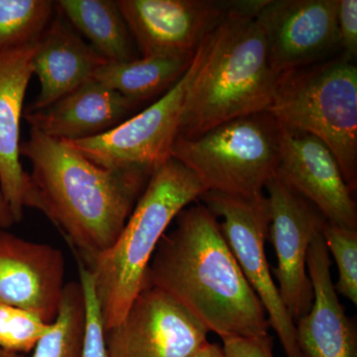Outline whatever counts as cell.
Listing matches in <instances>:
<instances>
[{"label":"cell","instance_id":"1","mask_svg":"<svg viewBox=\"0 0 357 357\" xmlns=\"http://www.w3.org/2000/svg\"><path fill=\"white\" fill-rule=\"evenodd\" d=\"M175 220L176 227L162 237L150 261L146 287L170 295L222 340L269 335L264 307L244 277L218 218L198 203L184 208Z\"/></svg>","mask_w":357,"mask_h":357},{"label":"cell","instance_id":"21","mask_svg":"<svg viewBox=\"0 0 357 357\" xmlns=\"http://www.w3.org/2000/svg\"><path fill=\"white\" fill-rule=\"evenodd\" d=\"M86 306L79 282L66 284L60 309L50 331L39 340L33 357H81Z\"/></svg>","mask_w":357,"mask_h":357},{"label":"cell","instance_id":"10","mask_svg":"<svg viewBox=\"0 0 357 357\" xmlns=\"http://www.w3.org/2000/svg\"><path fill=\"white\" fill-rule=\"evenodd\" d=\"M208 333L170 295L146 287L123 321L105 331L107 357H189L208 342Z\"/></svg>","mask_w":357,"mask_h":357},{"label":"cell","instance_id":"18","mask_svg":"<svg viewBox=\"0 0 357 357\" xmlns=\"http://www.w3.org/2000/svg\"><path fill=\"white\" fill-rule=\"evenodd\" d=\"M69 23L56 17L42 35L32 58L33 75L40 91L26 112L48 107L79 86L91 81L98 68L107 64Z\"/></svg>","mask_w":357,"mask_h":357},{"label":"cell","instance_id":"11","mask_svg":"<svg viewBox=\"0 0 357 357\" xmlns=\"http://www.w3.org/2000/svg\"><path fill=\"white\" fill-rule=\"evenodd\" d=\"M142 57H194L234 7L218 0H117Z\"/></svg>","mask_w":357,"mask_h":357},{"label":"cell","instance_id":"15","mask_svg":"<svg viewBox=\"0 0 357 357\" xmlns=\"http://www.w3.org/2000/svg\"><path fill=\"white\" fill-rule=\"evenodd\" d=\"M330 252L323 234L312 239L307 256L314 301L295 321L303 357H357V331L333 287Z\"/></svg>","mask_w":357,"mask_h":357},{"label":"cell","instance_id":"12","mask_svg":"<svg viewBox=\"0 0 357 357\" xmlns=\"http://www.w3.org/2000/svg\"><path fill=\"white\" fill-rule=\"evenodd\" d=\"M338 0H265L255 18L277 74L321 62L338 46Z\"/></svg>","mask_w":357,"mask_h":357},{"label":"cell","instance_id":"19","mask_svg":"<svg viewBox=\"0 0 357 357\" xmlns=\"http://www.w3.org/2000/svg\"><path fill=\"white\" fill-rule=\"evenodd\" d=\"M67 22L89 40L107 63L138 58L128 25L112 0H61L56 2Z\"/></svg>","mask_w":357,"mask_h":357},{"label":"cell","instance_id":"17","mask_svg":"<svg viewBox=\"0 0 357 357\" xmlns=\"http://www.w3.org/2000/svg\"><path fill=\"white\" fill-rule=\"evenodd\" d=\"M140 103L91 79L47 107L23 114L30 128L73 142L107 133L130 117Z\"/></svg>","mask_w":357,"mask_h":357},{"label":"cell","instance_id":"14","mask_svg":"<svg viewBox=\"0 0 357 357\" xmlns=\"http://www.w3.org/2000/svg\"><path fill=\"white\" fill-rule=\"evenodd\" d=\"M65 270L60 249L0 229V304L53 324L64 292Z\"/></svg>","mask_w":357,"mask_h":357},{"label":"cell","instance_id":"25","mask_svg":"<svg viewBox=\"0 0 357 357\" xmlns=\"http://www.w3.org/2000/svg\"><path fill=\"white\" fill-rule=\"evenodd\" d=\"M79 273L86 306V328L81 357H107L105 328L93 277L81 262H79Z\"/></svg>","mask_w":357,"mask_h":357},{"label":"cell","instance_id":"22","mask_svg":"<svg viewBox=\"0 0 357 357\" xmlns=\"http://www.w3.org/2000/svg\"><path fill=\"white\" fill-rule=\"evenodd\" d=\"M55 7L49 0H0V51L36 44Z\"/></svg>","mask_w":357,"mask_h":357},{"label":"cell","instance_id":"8","mask_svg":"<svg viewBox=\"0 0 357 357\" xmlns=\"http://www.w3.org/2000/svg\"><path fill=\"white\" fill-rule=\"evenodd\" d=\"M211 36L201 45L184 76L153 105L107 133L67 143L105 169L143 167L154 170L171 158V149L178 135L185 93L203 61Z\"/></svg>","mask_w":357,"mask_h":357},{"label":"cell","instance_id":"5","mask_svg":"<svg viewBox=\"0 0 357 357\" xmlns=\"http://www.w3.org/2000/svg\"><path fill=\"white\" fill-rule=\"evenodd\" d=\"M280 126L311 134L357 188V67L342 56L282 74L267 110Z\"/></svg>","mask_w":357,"mask_h":357},{"label":"cell","instance_id":"3","mask_svg":"<svg viewBox=\"0 0 357 357\" xmlns=\"http://www.w3.org/2000/svg\"><path fill=\"white\" fill-rule=\"evenodd\" d=\"M282 75L270 64L255 16L234 8L211 35L185 93L180 137H196L237 117L267 112Z\"/></svg>","mask_w":357,"mask_h":357},{"label":"cell","instance_id":"29","mask_svg":"<svg viewBox=\"0 0 357 357\" xmlns=\"http://www.w3.org/2000/svg\"><path fill=\"white\" fill-rule=\"evenodd\" d=\"M189 357H225L222 347L217 344L206 342Z\"/></svg>","mask_w":357,"mask_h":357},{"label":"cell","instance_id":"28","mask_svg":"<svg viewBox=\"0 0 357 357\" xmlns=\"http://www.w3.org/2000/svg\"><path fill=\"white\" fill-rule=\"evenodd\" d=\"M17 223L13 210L9 206L0 183V229H7Z\"/></svg>","mask_w":357,"mask_h":357},{"label":"cell","instance_id":"16","mask_svg":"<svg viewBox=\"0 0 357 357\" xmlns=\"http://www.w3.org/2000/svg\"><path fill=\"white\" fill-rule=\"evenodd\" d=\"M38 42L0 51V183L17 222L31 196L29 173L20 162V122Z\"/></svg>","mask_w":357,"mask_h":357},{"label":"cell","instance_id":"7","mask_svg":"<svg viewBox=\"0 0 357 357\" xmlns=\"http://www.w3.org/2000/svg\"><path fill=\"white\" fill-rule=\"evenodd\" d=\"M199 201L215 218H222L218 223L223 236L249 285L259 298L286 357H303L297 342L295 321L281 299L265 251L270 225L267 196L244 197L206 191Z\"/></svg>","mask_w":357,"mask_h":357},{"label":"cell","instance_id":"9","mask_svg":"<svg viewBox=\"0 0 357 357\" xmlns=\"http://www.w3.org/2000/svg\"><path fill=\"white\" fill-rule=\"evenodd\" d=\"M265 189L270 208L268 236L278 260L273 274L281 299L296 321L310 311L314 301L307 273V251L328 222L310 202L278 178H272Z\"/></svg>","mask_w":357,"mask_h":357},{"label":"cell","instance_id":"24","mask_svg":"<svg viewBox=\"0 0 357 357\" xmlns=\"http://www.w3.org/2000/svg\"><path fill=\"white\" fill-rule=\"evenodd\" d=\"M51 326L32 312L0 304V349L21 356L28 354Z\"/></svg>","mask_w":357,"mask_h":357},{"label":"cell","instance_id":"13","mask_svg":"<svg viewBox=\"0 0 357 357\" xmlns=\"http://www.w3.org/2000/svg\"><path fill=\"white\" fill-rule=\"evenodd\" d=\"M275 177L310 202L326 222L357 229L354 192L335 155L318 138L280 126V156Z\"/></svg>","mask_w":357,"mask_h":357},{"label":"cell","instance_id":"2","mask_svg":"<svg viewBox=\"0 0 357 357\" xmlns=\"http://www.w3.org/2000/svg\"><path fill=\"white\" fill-rule=\"evenodd\" d=\"M20 155L31 164L29 208L48 218L81 262L115 243L154 171L102 168L69 143L34 129L20 144Z\"/></svg>","mask_w":357,"mask_h":357},{"label":"cell","instance_id":"26","mask_svg":"<svg viewBox=\"0 0 357 357\" xmlns=\"http://www.w3.org/2000/svg\"><path fill=\"white\" fill-rule=\"evenodd\" d=\"M338 46L342 56L349 62H356L357 56V1L338 0L337 13Z\"/></svg>","mask_w":357,"mask_h":357},{"label":"cell","instance_id":"30","mask_svg":"<svg viewBox=\"0 0 357 357\" xmlns=\"http://www.w3.org/2000/svg\"><path fill=\"white\" fill-rule=\"evenodd\" d=\"M0 357H24V356H21V354H9V352L1 351V349H0Z\"/></svg>","mask_w":357,"mask_h":357},{"label":"cell","instance_id":"4","mask_svg":"<svg viewBox=\"0 0 357 357\" xmlns=\"http://www.w3.org/2000/svg\"><path fill=\"white\" fill-rule=\"evenodd\" d=\"M206 192L198 176L171 157L154 169L115 243L79 261L93 277L105 331L123 321L146 287L148 267L169 225Z\"/></svg>","mask_w":357,"mask_h":357},{"label":"cell","instance_id":"20","mask_svg":"<svg viewBox=\"0 0 357 357\" xmlns=\"http://www.w3.org/2000/svg\"><path fill=\"white\" fill-rule=\"evenodd\" d=\"M194 57L153 56L107 63L96 70L93 79L141 105L173 88L189 70Z\"/></svg>","mask_w":357,"mask_h":357},{"label":"cell","instance_id":"27","mask_svg":"<svg viewBox=\"0 0 357 357\" xmlns=\"http://www.w3.org/2000/svg\"><path fill=\"white\" fill-rule=\"evenodd\" d=\"M222 342L225 357H274L270 335L259 338L229 337Z\"/></svg>","mask_w":357,"mask_h":357},{"label":"cell","instance_id":"23","mask_svg":"<svg viewBox=\"0 0 357 357\" xmlns=\"http://www.w3.org/2000/svg\"><path fill=\"white\" fill-rule=\"evenodd\" d=\"M324 239L328 252L337 263L338 279L335 292L357 305V229L326 222Z\"/></svg>","mask_w":357,"mask_h":357},{"label":"cell","instance_id":"6","mask_svg":"<svg viewBox=\"0 0 357 357\" xmlns=\"http://www.w3.org/2000/svg\"><path fill=\"white\" fill-rule=\"evenodd\" d=\"M280 126L268 112L237 117L196 137L178 136L171 157L191 169L206 191L263 194L276 176Z\"/></svg>","mask_w":357,"mask_h":357}]
</instances>
